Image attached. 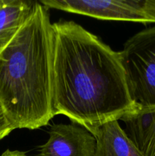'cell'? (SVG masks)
<instances>
[{"mask_svg": "<svg viewBox=\"0 0 155 156\" xmlns=\"http://www.w3.org/2000/svg\"><path fill=\"white\" fill-rule=\"evenodd\" d=\"M2 0H0V4H1V3H2Z\"/></svg>", "mask_w": 155, "mask_h": 156, "instance_id": "8fae6325", "label": "cell"}, {"mask_svg": "<svg viewBox=\"0 0 155 156\" xmlns=\"http://www.w3.org/2000/svg\"><path fill=\"white\" fill-rule=\"evenodd\" d=\"M0 156H30L27 155L26 152H21V151L18 150H10V149H7Z\"/></svg>", "mask_w": 155, "mask_h": 156, "instance_id": "30bf717a", "label": "cell"}, {"mask_svg": "<svg viewBox=\"0 0 155 156\" xmlns=\"http://www.w3.org/2000/svg\"><path fill=\"white\" fill-rule=\"evenodd\" d=\"M96 146L94 136L84 126L74 123L53 124L36 156H96Z\"/></svg>", "mask_w": 155, "mask_h": 156, "instance_id": "5b68a950", "label": "cell"}, {"mask_svg": "<svg viewBox=\"0 0 155 156\" xmlns=\"http://www.w3.org/2000/svg\"><path fill=\"white\" fill-rule=\"evenodd\" d=\"M53 108L90 132L138 109L119 52L74 21L53 24Z\"/></svg>", "mask_w": 155, "mask_h": 156, "instance_id": "6da1fadb", "label": "cell"}, {"mask_svg": "<svg viewBox=\"0 0 155 156\" xmlns=\"http://www.w3.org/2000/svg\"><path fill=\"white\" fill-rule=\"evenodd\" d=\"M36 1L2 0L0 4V51L10 43L33 12Z\"/></svg>", "mask_w": 155, "mask_h": 156, "instance_id": "ba28073f", "label": "cell"}, {"mask_svg": "<svg viewBox=\"0 0 155 156\" xmlns=\"http://www.w3.org/2000/svg\"><path fill=\"white\" fill-rule=\"evenodd\" d=\"M96 139V156H143L119 120L106 122L91 132Z\"/></svg>", "mask_w": 155, "mask_h": 156, "instance_id": "52a82bcc", "label": "cell"}, {"mask_svg": "<svg viewBox=\"0 0 155 156\" xmlns=\"http://www.w3.org/2000/svg\"><path fill=\"white\" fill-rule=\"evenodd\" d=\"M53 76V24L48 9L36 1L0 51V105L14 129H38L55 117Z\"/></svg>", "mask_w": 155, "mask_h": 156, "instance_id": "7a4b0ae2", "label": "cell"}, {"mask_svg": "<svg viewBox=\"0 0 155 156\" xmlns=\"http://www.w3.org/2000/svg\"><path fill=\"white\" fill-rule=\"evenodd\" d=\"M47 9L99 20L155 23V0H40Z\"/></svg>", "mask_w": 155, "mask_h": 156, "instance_id": "277c9868", "label": "cell"}, {"mask_svg": "<svg viewBox=\"0 0 155 156\" xmlns=\"http://www.w3.org/2000/svg\"><path fill=\"white\" fill-rule=\"evenodd\" d=\"M125 132L143 156H155V108H138L122 117Z\"/></svg>", "mask_w": 155, "mask_h": 156, "instance_id": "8992f818", "label": "cell"}, {"mask_svg": "<svg viewBox=\"0 0 155 156\" xmlns=\"http://www.w3.org/2000/svg\"><path fill=\"white\" fill-rule=\"evenodd\" d=\"M14 129H15L9 121L3 111L2 108L0 105V140L7 136Z\"/></svg>", "mask_w": 155, "mask_h": 156, "instance_id": "9c48e42d", "label": "cell"}, {"mask_svg": "<svg viewBox=\"0 0 155 156\" xmlns=\"http://www.w3.org/2000/svg\"><path fill=\"white\" fill-rule=\"evenodd\" d=\"M119 56L134 103L138 108H154L155 26L129 38Z\"/></svg>", "mask_w": 155, "mask_h": 156, "instance_id": "3957f363", "label": "cell"}]
</instances>
